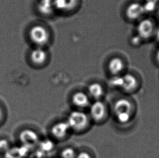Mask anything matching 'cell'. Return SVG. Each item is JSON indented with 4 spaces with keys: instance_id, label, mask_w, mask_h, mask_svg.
<instances>
[{
    "instance_id": "6da1fadb",
    "label": "cell",
    "mask_w": 159,
    "mask_h": 158,
    "mask_svg": "<svg viewBox=\"0 0 159 158\" xmlns=\"http://www.w3.org/2000/svg\"><path fill=\"white\" fill-rule=\"evenodd\" d=\"M30 37L31 40L38 47H42L47 45L50 40V33L44 27L37 25L33 27L30 31Z\"/></svg>"
},
{
    "instance_id": "7a4b0ae2",
    "label": "cell",
    "mask_w": 159,
    "mask_h": 158,
    "mask_svg": "<svg viewBox=\"0 0 159 158\" xmlns=\"http://www.w3.org/2000/svg\"><path fill=\"white\" fill-rule=\"evenodd\" d=\"M88 117L83 112L73 111L70 114L66 122L70 128L80 130L85 128L88 124Z\"/></svg>"
},
{
    "instance_id": "3957f363",
    "label": "cell",
    "mask_w": 159,
    "mask_h": 158,
    "mask_svg": "<svg viewBox=\"0 0 159 158\" xmlns=\"http://www.w3.org/2000/svg\"><path fill=\"white\" fill-rule=\"evenodd\" d=\"M138 35L142 40L149 38L154 33V27L153 22L149 19L141 20L136 28Z\"/></svg>"
},
{
    "instance_id": "277c9868",
    "label": "cell",
    "mask_w": 159,
    "mask_h": 158,
    "mask_svg": "<svg viewBox=\"0 0 159 158\" xmlns=\"http://www.w3.org/2000/svg\"><path fill=\"white\" fill-rule=\"evenodd\" d=\"M144 14L143 4L138 2H133L127 7L125 14L127 17L131 20H136L140 19Z\"/></svg>"
},
{
    "instance_id": "5b68a950",
    "label": "cell",
    "mask_w": 159,
    "mask_h": 158,
    "mask_svg": "<svg viewBox=\"0 0 159 158\" xmlns=\"http://www.w3.org/2000/svg\"><path fill=\"white\" fill-rule=\"evenodd\" d=\"M78 4V0H54L55 9L62 12L73 11Z\"/></svg>"
},
{
    "instance_id": "8992f818",
    "label": "cell",
    "mask_w": 159,
    "mask_h": 158,
    "mask_svg": "<svg viewBox=\"0 0 159 158\" xmlns=\"http://www.w3.org/2000/svg\"><path fill=\"white\" fill-rule=\"evenodd\" d=\"M91 116L96 120H99L103 118L106 114L105 105L100 101H96L91 105Z\"/></svg>"
},
{
    "instance_id": "52a82bcc",
    "label": "cell",
    "mask_w": 159,
    "mask_h": 158,
    "mask_svg": "<svg viewBox=\"0 0 159 158\" xmlns=\"http://www.w3.org/2000/svg\"><path fill=\"white\" fill-rule=\"evenodd\" d=\"M131 103L125 99H120L116 101L114 105V112L116 116L122 114H131Z\"/></svg>"
},
{
    "instance_id": "ba28073f",
    "label": "cell",
    "mask_w": 159,
    "mask_h": 158,
    "mask_svg": "<svg viewBox=\"0 0 159 158\" xmlns=\"http://www.w3.org/2000/svg\"><path fill=\"white\" fill-rule=\"evenodd\" d=\"M19 138L22 143L27 146L35 145L38 141L37 133L29 129L22 131L20 134Z\"/></svg>"
},
{
    "instance_id": "9c48e42d",
    "label": "cell",
    "mask_w": 159,
    "mask_h": 158,
    "mask_svg": "<svg viewBox=\"0 0 159 158\" xmlns=\"http://www.w3.org/2000/svg\"><path fill=\"white\" fill-rule=\"evenodd\" d=\"M48 58V53L42 47L33 49L30 54V59L35 64L40 65L44 64Z\"/></svg>"
},
{
    "instance_id": "30bf717a",
    "label": "cell",
    "mask_w": 159,
    "mask_h": 158,
    "mask_svg": "<svg viewBox=\"0 0 159 158\" xmlns=\"http://www.w3.org/2000/svg\"><path fill=\"white\" fill-rule=\"evenodd\" d=\"M70 128L66 122H61L55 124L52 127L51 132L54 137L61 138L67 134Z\"/></svg>"
},
{
    "instance_id": "8fae6325",
    "label": "cell",
    "mask_w": 159,
    "mask_h": 158,
    "mask_svg": "<svg viewBox=\"0 0 159 158\" xmlns=\"http://www.w3.org/2000/svg\"><path fill=\"white\" fill-rule=\"evenodd\" d=\"M38 9L43 15H51L56 9L54 0H40L38 4Z\"/></svg>"
},
{
    "instance_id": "7c38bea8",
    "label": "cell",
    "mask_w": 159,
    "mask_h": 158,
    "mask_svg": "<svg viewBox=\"0 0 159 158\" xmlns=\"http://www.w3.org/2000/svg\"><path fill=\"white\" fill-rule=\"evenodd\" d=\"M124 62L120 58H114L110 60L108 64V68L110 72L115 75L120 73L124 69Z\"/></svg>"
},
{
    "instance_id": "4fadbf2b",
    "label": "cell",
    "mask_w": 159,
    "mask_h": 158,
    "mask_svg": "<svg viewBox=\"0 0 159 158\" xmlns=\"http://www.w3.org/2000/svg\"><path fill=\"white\" fill-rule=\"evenodd\" d=\"M137 80L135 77L130 74L122 76V84L121 87L127 91L134 90L137 86Z\"/></svg>"
},
{
    "instance_id": "5bb4252c",
    "label": "cell",
    "mask_w": 159,
    "mask_h": 158,
    "mask_svg": "<svg viewBox=\"0 0 159 158\" xmlns=\"http://www.w3.org/2000/svg\"><path fill=\"white\" fill-rule=\"evenodd\" d=\"M73 103L78 107H86L89 104L88 96L83 92H77L72 96Z\"/></svg>"
},
{
    "instance_id": "9a60e30c",
    "label": "cell",
    "mask_w": 159,
    "mask_h": 158,
    "mask_svg": "<svg viewBox=\"0 0 159 158\" xmlns=\"http://www.w3.org/2000/svg\"><path fill=\"white\" fill-rule=\"evenodd\" d=\"M89 93L95 99H99L103 94V90L101 85L97 83L91 84L89 86Z\"/></svg>"
},
{
    "instance_id": "2e32d148",
    "label": "cell",
    "mask_w": 159,
    "mask_h": 158,
    "mask_svg": "<svg viewBox=\"0 0 159 158\" xmlns=\"http://www.w3.org/2000/svg\"><path fill=\"white\" fill-rule=\"evenodd\" d=\"M76 156L75 150L71 148H67L63 150L61 153L62 158H75Z\"/></svg>"
},
{
    "instance_id": "e0dca14e",
    "label": "cell",
    "mask_w": 159,
    "mask_h": 158,
    "mask_svg": "<svg viewBox=\"0 0 159 158\" xmlns=\"http://www.w3.org/2000/svg\"><path fill=\"white\" fill-rule=\"evenodd\" d=\"M157 4L149 2H145L143 4L144 13H152L157 8Z\"/></svg>"
},
{
    "instance_id": "ac0fdd59",
    "label": "cell",
    "mask_w": 159,
    "mask_h": 158,
    "mask_svg": "<svg viewBox=\"0 0 159 158\" xmlns=\"http://www.w3.org/2000/svg\"><path fill=\"white\" fill-rule=\"evenodd\" d=\"M10 146L9 143L5 140H0V153H6L10 150Z\"/></svg>"
},
{
    "instance_id": "d6986e66",
    "label": "cell",
    "mask_w": 159,
    "mask_h": 158,
    "mask_svg": "<svg viewBox=\"0 0 159 158\" xmlns=\"http://www.w3.org/2000/svg\"><path fill=\"white\" fill-rule=\"evenodd\" d=\"M111 82L112 85H113L115 86L121 87V86L122 84V77L117 76L112 79Z\"/></svg>"
},
{
    "instance_id": "ffe728a7",
    "label": "cell",
    "mask_w": 159,
    "mask_h": 158,
    "mask_svg": "<svg viewBox=\"0 0 159 158\" xmlns=\"http://www.w3.org/2000/svg\"><path fill=\"white\" fill-rule=\"evenodd\" d=\"M142 40V39H141L140 37L137 35L136 36L133 37V38L132 39V43L133 45L138 46V45H140Z\"/></svg>"
},
{
    "instance_id": "44dd1931",
    "label": "cell",
    "mask_w": 159,
    "mask_h": 158,
    "mask_svg": "<svg viewBox=\"0 0 159 158\" xmlns=\"http://www.w3.org/2000/svg\"><path fill=\"white\" fill-rule=\"evenodd\" d=\"M75 158H91L90 156L86 152H82L76 156Z\"/></svg>"
},
{
    "instance_id": "7402d4cb",
    "label": "cell",
    "mask_w": 159,
    "mask_h": 158,
    "mask_svg": "<svg viewBox=\"0 0 159 158\" xmlns=\"http://www.w3.org/2000/svg\"><path fill=\"white\" fill-rule=\"evenodd\" d=\"M154 33H155V38L157 40V41L159 42V26L156 29Z\"/></svg>"
},
{
    "instance_id": "603a6c76",
    "label": "cell",
    "mask_w": 159,
    "mask_h": 158,
    "mask_svg": "<svg viewBox=\"0 0 159 158\" xmlns=\"http://www.w3.org/2000/svg\"><path fill=\"white\" fill-rule=\"evenodd\" d=\"M159 0H145V2H152L155 4H157V2H159Z\"/></svg>"
},
{
    "instance_id": "cb8c5ba5",
    "label": "cell",
    "mask_w": 159,
    "mask_h": 158,
    "mask_svg": "<svg viewBox=\"0 0 159 158\" xmlns=\"http://www.w3.org/2000/svg\"><path fill=\"white\" fill-rule=\"evenodd\" d=\"M156 57H157V61L159 62V49L157 53V55H156Z\"/></svg>"
},
{
    "instance_id": "d4e9b609",
    "label": "cell",
    "mask_w": 159,
    "mask_h": 158,
    "mask_svg": "<svg viewBox=\"0 0 159 158\" xmlns=\"http://www.w3.org/2000/svg\"><path fill=\"white\" fill-rule=\"evenodd\" d=\"M2 117V110L1 107L0 106V121L1 120Z\"/></svg>"
},
{
    "instance_id": "484cf974",
    "label": "cell",
    "mask_w": 159,
    "mask_h": 158,
    "mask_svg": "<svg viewBox=\"0 0 159 158\" xmlns=\"http://www.w3.org/2000/svg\"><path fill=\"white\" fill-rule=\"evenodd\" d=\"M157 15H158V16L159 17V7L158 10H157Z\"/></svg>"
}]
</instances>
